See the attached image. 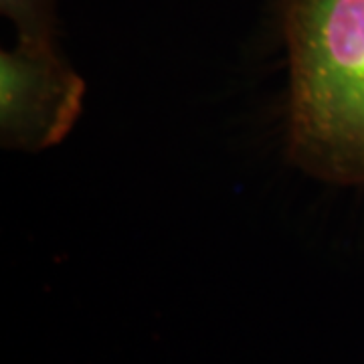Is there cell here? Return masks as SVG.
I'll return each instance as SVG.
<instances>
[{
    "label": "cell",
    "mask_w": 364,
    "mask_h": 364,
    "mask_svg": "<svg viewBox=\"0 0 364 364\" xmlns=\"http://www.w3.org/2000/svg\"><path fill=\"white\" fill-rule=\"evenodd\" d=\"M287 154L312 178L364 186V0H277Z\"/></svg>",
    "instance_id": "1"
},
{
    "label": "cell",
    "mask_w": 364,
    "mask_h": 364,
    "mask_svg": "<svg viewBox=\"0 0 364 364\" xmlns=\"http://www.w3.org/2000/svg\"><path fill=\"white\" fill-rule=\"evenodd\" d=\"M85 83L57 41L16 39L0 55L2 146L39 152L59 144L77 122Z\"/></svg>",
    "instance_id": "2"
},
{
    "label": "cell",
    "mask_w": 364,
    "mask_h": 364,
    "mask_svg": "<svg viewBox=\"0 0 364 364\" xmlns=\"http://www.w3.org/2000/svg\"><path fill=\"white\" fill-rule=\"evenodd\" d=\"M16 39L57 41V0H0Z\"/></svg>",
    "instance_id": "3"
}]
</instances>
